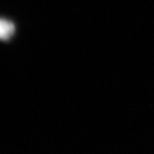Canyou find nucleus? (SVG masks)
<instances>
[{
	"mask_svg": "<svg viewBox=\"0 0 154 154\" xmlns=\"http://www.w3.org/2000/svg\"><path fill=\"white\" fill-rule=\"evenodd\" d=\"M15 32V26L11 21L0 18V40L8 41Z\"/></svg>",
	"mask_w": 154,
	"mask_h": 154,
	"instance_id": "f257e3e1",
	"label": "nucleus"
}]
</instances>
